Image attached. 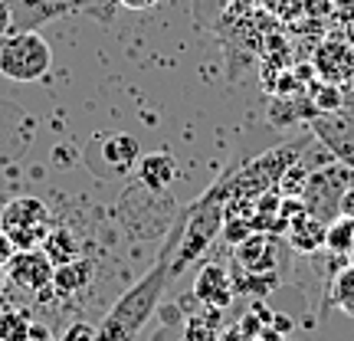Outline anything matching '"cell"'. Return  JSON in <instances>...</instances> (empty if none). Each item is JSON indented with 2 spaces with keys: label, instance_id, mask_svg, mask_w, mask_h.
Masks as SVG:
<instances>
[{
  "label": "cell",
  "instance_id": "cell-1",
  "mask_svg": "<svg viewBox=\"0 0 354 341\" xmlns=\"http://www.w3.org/2000/svg\"><path fill=\"white\" fill-rule=\"evenodd\" d=\"M184 237V210L174 216V223L167 230V240L161 246V253L154 259V266L145 273V276L125 289L118 295V302L109 308V315L102 318L95 325V341H135L141 335V329L151 322V315L158 312V305L165 299L167 286L174 279V253H177V243Z\"/></svg>",
  "mask_w": 354,
  "mask_h": 341
},
{
  "label": "cell",
  "instance_id": "cell-27",
  "mask_svg": "<svg viewBox=\"0 0 354 341\" xmlns=\"http://www.w3.org/2000/svg\"><path fill=\"white\" fill-rule=\"evenodd\" d=\"M53 3H73V7H79L82 0H53Z\"/></svg>",
  "mask_w": 354,
  "mask_h": 341
},
{
  "label": "cell",
  "instance_id": "cell-22",
  "mask_svg": "<svg viewBox=\"0 0 354 341\" xmlns=\"http://www.w3.org/2000/svg\"><path fill=\"white\" fill-rule=\"evenodd\" d=\"M13 256H17V246H13V240L0 230V266H10Z\"/></svg>",
  "mask_w": 354,
  "mask_h": 341
},
{
  "label": "cell",
  "instance_id": "cell-18",
  "mask_svg": "<svg viewBox=\"0 0 354 341\" xmlns=\"http://www.w3.org/2000/svg\"><path fill=\"white\" fill-rule=\"evenodd\" d=\"M308 102H312V109H315L318 115L338 112V109H344V89L338 86V82H325V79H322V86H312Z\"/></svg>",
  "mask_w": 354,
  "mask_h": 341
},
{
  "label": "cell",
  "instance_id": "cell-5",
  "mask_svg": "<svg viewBox=\"0 0 354 341\" xmlns=\"http://www.w3.org/2000/svg\"><path fill=\"white\" fill-rule=\"evenodd\" d=\"M0 230L17 250H37L50 233V207L39 197H13L0 207Z\"/></svg>",
  "mask_w": 354,
  "mask_h": 341
},
{
  "label": "cell",
  "instance_id": "cell-28",
  "mask_svg": "<svg viewBox=\"0 0 354 341\" xmlns=\"http://www.w3.org/2000/svg\"><path fill=\"white\" fill-rule=\"evenodd\" d=\"M250 341H263V338H250Z\"/></svg>",
  "mask_w": 354,
  "mask_h": 341
},
{
  "label": "cell",
  "instance_id": "cell-3",
  "mask_svg": "<svg viewBox=\"0 0 354 341\" xmlns=\"http://www.w3.org/2000/svg\"><path fill=\"white\" fill-rule=\"evenodd\" d=\"M312 141V135H302V138L295 141H286V145H279L272 151H266L263 158H256L250 165L243 167V171H230V181H227V201H256V197H263L266 190L279 184L286 171H292V165L299 161V151H302L305 145Z\"/></svg>",
  "mask_w": 354,
  "mask_h": 341
},
{
  "label": "cell",
  "instance_id": "cell-9",
  "mask_svg": "<svg viewBox=\"0 0 354 341\" xmlns=\"http://www.w3.org/2000/svg\"><path fill=\"white\" fill-rule=\"evenodd\" d=\"M315 66L325 82H338L342 86V82H348L354 76V50L344 39H328V43H322Z\"/></svg>",
  "mask_w": 354,
  "mask_h": 341
},
{
  "label": "cell",
  "instance_id": "cell-29",
  "mask_svg": "<svg viewBox=\"0 0 354 341\" xmlns=\"http://www.w3.org/2000/svg\"><path fill=\"white\" fill-rule=\"evenodd\" d=\"M0 207H3V203H0Z\"/></svg>",
  "mask_w": 354,
  "mask_h": 341
},
{
  "label": "cell",
  "instance_id": "cell-2",
  "mask_svg": "<svg viewBox=\"0 0 354 341\" xmlns=\"http://www.w3.org/2000/svg\"><path fill=\"white\" fill-rule=\"evenodd\" d=\"M227 181L230 174H223L207 194H201L190 207H184V237L177 243L174 263H171L174 276L184 273L190 263H197L210 250V243L216 240V233L223 230V223H227V197H230Z\"/></svg>",
  "mask_w": 354,
  "mask_h": 341
},
{
  "label": "cell",
  "instance_id": "cell-23",
  "mask_svg": "<svg viewBox=\"0 0 354 341\" xmlns=\"http://www.w3.org/2000/svg\"><path fill=\"white\" fill-rule=\"evenodd\" d=\"M26 341H56V338H53V331L46 329V325H39V322H33V329H30Z\"/></svg>",
  "mask_w": 354,
  "mask_h": 341
},
{
  "label": "cell",
  "instance_id": "cell-26",
  "mask_svg": "<svg viewBox=\"0 0 354 341\" xmlns=\"http://www.w3.org/2000/svg\"><path fill=\"white\" fill-rule=\"evenodd\" d=\"M7 286H10V279H7V266H0V295L7 292Z\"/></svg>",
  "mask_w": 354,
  "mask_h": 341
},
{
  "label": "cell",
  "instance_id": "cell-15",
  "mask_svg": "<svg viewBox=\"0 0 354 341\" xmlns=\"http://www.w3.org/2000/svg\"><path fill=\"white\" fill-rule=\"evenodd\" d=\"M39 250L46 253V259H50L53 266H66V263H73V259H79L76 233L66 227H53L50 233H46V240L39 243Z\"/></svg>",
  "mask_w": 354,
  "mask_h": 341
},
{
  "label": "cell",
  "instance_id": "cell-8",
  "mask_svg": "<svg viewBox=\"0 0 354 341\" xmlns=\"http://www.w3.org/2000/svg\"><path fill=\"white\" fill-rule=\"evenodd\" d=\"M233 292H236L233 276L220 263H207L194 279V299L203 302L207 308H214V312H220V308H227L233 302Z\"/></svg>",
  "mask_w": 354,
  "mask_h": 341
},
{
  "label": "cell",
  "instance_id": "cell-4",
  "mask_svg": "<svg viewBox=\"0 0 354 341\" xmlns=\"http://www.w3.org/2000/svg\"><path fill=\"white\" fill-rule=\"evenodd\" d=\"M53 69L50 43L39 30H20L0 43V76L10 82H39Z\"/></svg>",
  "mask_w": 354,
  "mask_h": 341
},
{
  "label": "cell",
  "instance_id": "cell-7",
  "mask_svg": "<svg viewBox=\"0 0 354 341\" xmlns=\"http://www.w3.org/2000/svg\"><path fill=\"white\" fill-rule=\"evenodd\" d=\"M53 273L56 266L46 259L43 250H17V256L7 266V279H10V289L26 292V295H37L43 299L53 286Z\"/></svg>",
  "mask_w": 354,
  "mask_h": 341
},
{
  "label": "cell",
  "instance_id": "cell-16",
  "mask_svg": "<svg viewBox=\"0 0 354 341\" xmlns=\"http://www.w3.org/2000/svg\"><path fill=\"white\" fill-rule=\"evenodd\" d=\"M325 308H338L344 315H354V263L342 266L328 286V299Z\"/></svg>",
  "mask_w": 354,
  "mask_h": 341
},
{
  "label": "cell",
  "instance_id": "cell-25",
  "mask_svg": "<svg viewBox=\"0 0 354 341\" xmlns=\"http://www.w3.org/2000/svg\"><path fill=\"white\" fill-rule=\"evenodd\" d=\"M122 7H128V10H151V7H158V0H118Z\"/></svg>",
  "mask_w": 354,
  "mask_h": 341
},
{
  "label": "cell",
  "instance_id": "cell-17",
  "mask_svg": "<svg viewBox=\"0 0 354 341\" xmlns=\"http://www.w3.org/2000/svg\"><path fill=\"white\" fill-rule=\"evenodd\" d=\"M325 246H328V253H335V256L354 253V220L338 216L328 227V233H325Z\"/></svg>",
  "mask_w": 354,
  "mask_h": 341
},
{
  "label": "cell",
  "instance_id": "cell-21",
  "mask_svg": "<svg viewBox=\"0 0 354 341\" xmlns=\"http://www.w3.org/2000/svg\"><path fill=\"white\" fill-rule=\"evenodd\" d=\"M13 33V3L10 0H0V43Z\"/></svg>",
  "mask_w": 354,
  "mask_h": 341
},
{
  "label": "cell",
  "instance_id": "cell-19",
  "mask_svg": "<svg viewBox=\"0 0 354 341\" xmlns=\"http://www.w3.org/2000/svg\"><path fill=\"white\" fill-rule=\"evenodd\" d=\"M33 322L20 308H3L0 312V341H26Z\"/></svg>",
  "mask_w": 354,
  "mask_h": 341
},
{
  "label": "cell",
  "instance_id": "cell-12",
  "mask_svg": "<svg viewBox=\"0 0 354 341\" xmlns=\"http://www.w3.org/2000/svg\"><path fill=\"white\" fill-rule=\"evenodd\" d=\"M141 161V148H138V138L131 135H109L102 141V165L109 167L112 174H128L135 171Z\"/></svg>",
  "mask_w": 354,
  "mask_h": 341
},
{
  "label": "cell",
  "instance_id": "cell-11",
  "mask_svg": "<svg viewBox=\"0 0 354 341\" xmlns=\"http://www.w3.org/2000/svg\"><path fill=\"white\" fill-rule=\"evenodd\" d=\"M92 276H95V266H92V259H73V263L66 266H56V273H53V286L50 292L53 295H59V299H73L76 292H82L92 282ZM46 292V295H50ZM43 295V299H46Z\"/></svg>",
  "mask_w": 354,
  "mask_h": 341
},
{
  "label": "cell",
  "instance_id": "cell-10",
  "mask_svg": "<svg viewBox=\"0 0 354 341\" xmlns=\"http://www.w3.org/2000/svg\"><path fill=\"white\" fill-rule=\"evenodd\" d=\"M135 171H138L141 187L154 190V194H167V187L177 181V161L167 151L141 154V161Z\"/></svg>",
  "mask_w": 354,
  "mask_h": 341
},
{
  "label": "cell",
  "instance_id": "cell-13",
  "mask_svg": "<svg viewBox=\"0 0 354 341\" xmlns=\"http://www.w3.org/2000/svg\"><path fill=\"white\" fill-rule=\"evenodd\" d=\"M236 266L243 273H269L272 266H279L276 240L272 237H250V240H243L240 253H236Z\"/></svg>",
  "mask_w": 354,
  "mask_h": 341
},
{
  "label": "cell",
  "instance_id": "cell-14",
  "mask_svg": "<svg viewBox=\"0 0 354 341\" xmlns=\"http://www.w3.org/2000/svg\"><path fill=\"white\" fill-rule=\"evenodd\" d=\"M325 233L328 227L312 214H299L295 216V223L289 227V243L299 250V253H315L325 246Z\"/></svg>",
  "mask_w": 354,
  "mask_h": 341
},
{
  "label": "cell",
  "instance_id": "cell-20",
  "mask_svg": "<svg viewBox=\"0 0 354 341\" xmlns=\"http://www.w3.org/2000/svg\"><path fill=\"white\" fill-rule=\"evenodd\" d=\"M56 341H95V325H88V322H73V325H66V331Z\"/></svg>",
  "mask_w": 354,
  "mask_h": 341
},
{
  "label": "cell",
  "instance_id": "cell-24",
  "mask_svg": "<svg viewBox=\"0 0 354 341\" xmlns=\"http://www.w3.org/2000/svg\"><path fill=\"white\" fill-rule=\"evenodd\" d=\"M342 216H348V220H354V184L348 190H344V197H342Z\"/></svg>",
  "mask_w": 354,
  "mask_h": 341
},
{
  "label": "cell",
  "instance_id": "cell-6",
  "mask_svg": "<svg viewBox=\"0 0 354 341\" xmlns=\"http://www.w3.org/2000/svg\"><path fill=\"white\" fill-rule=\"evenodd\" d=\"M312 138H318L331 154L335 161L354 167V109H338L328 115H315L308 122Z\"/></svg>",
  "mask_w": 354,
  "mask_h": 341
}]
</instances>
